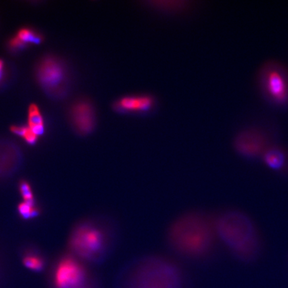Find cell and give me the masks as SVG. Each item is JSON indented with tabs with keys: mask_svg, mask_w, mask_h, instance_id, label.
I'll list each match as a JSON object with an SVG mask.
<instances>
[{
	"mask_svg": "<svg viewBox=\"0 0 288 288\" xmlns=\"http://www.w3.org/2000/svg\"><path fill=\"white\" fill-rule=\"evenodd\" d=\"M216 239L213 219L194 211L182 213L174 219L165 235L169 250L189 260H200L208 256L212 252Z\"/></svg>",
	"mask_w": 288,
	"mask_h": 288,
	"instance_id": "6da1fadb",
	"label": "cell"
},
{
	"mask_svg": "<svg viewBox=\"0 0 288 288\" xmlns=\"http://www.w3.org/2000/svg\"><path fill=\"white\" fill-rule=\"evenodd\" d=\"M118 238L119 229L112 219L93 217L76 225L70 236V248L83 262L101 264L112 255Z\"/></svg>",
	"mask_w": 288,
	"mask_h": 288,
	"instance_id": "7a4b0ae2",
	"label": "cell"
},
{
	"mask_svg": "<svg viewBox=\"0 0 288 288\" xmlns=\"http://www.w3.org/2000/svg\"><path fill=\"white\" fill-rule=\"evenodd\" d=\"M181 269L172 261L156 255L139 257L120 271L118 288H183Z\"/></svg>",
	"mask_w": 288,
	"mask_h": 288,
	"instance_id": "3957f363",
	"label": "cell"
},
{
	"mask_svg": "<svg viewBox=\"0 0 288 288\" xmlns=\"http://www.w3.org/2000/svg\"><path fill=\"white\" fill-rule=\"evenodd\" d=\"M217 239L240 260L250 262L262 250V240L256 225L246 213L223 211L213 219Z\"/></svg>",
	"mask_w": 288,
	"mask_h": 288,
	"instance_id": "277c9868",
	"label": "cell"
},
{
	"mask_svg": "<svg viewBox=\"0 0 288 288\" xmlns=\"http://www.w3.org/2000/svg\"><path fill=\"white\" fill-rule=\"evenodd\" d=\"M258 88L265 100L277 108L288 107V68L276 60L263 64L258 73Z\"/></svg>",
	"mask_w": 288,
	"mask_h": 288,
	"instance_id": "5b68a950",
	"label": "cell"
},
{
	"mask_svg": "<svg viewBox=\"0 0 288 288\" xmlns=\"http://www.w3.org/2000/svg\"><path fill=\"white\" fill-rule=\"evenodd\" d=\"M92 279L82 261L74 256L61 259L53 272L55 288H82Z\"/></svg>",
	"mask_w": 288,
	"mask_h": 288,
	"instance_id": "8992f818",
	"label": "cell"
},
{
	"mask_svg": "<svg viewBox=\"0 0 288 288\" xmlns=\"http://www.w3.org/2000/svg\"><path fill=\"white\" fill-rule=\"evenodd\" d=\"M273 145L274 144L267 132L258 128H246L242 130L234 139L236 152L247 159L262 157Z\"/></svg>",
	"mask_w": 288,
	"mask_h": 288,
	"instance_id": "52a82bcc",
	"label": "cell"
},
{
	"mask_svg": "<svg viewBox=\"0 0 288 288\" xmlns=\"http://www.w3.org/2000/svg\"><path fill=\"white\" fill-rule=\"evenodd\" d=\"M37 77L43 88L52 96H61L66 91L67 71L64 64L56 57L43 58L37 68Z\"/></svg>",
	"mask_w": 288,
	"mask_h": 288,
	"instance_id": "ba28073f",
	"label": "cell"
},
{
	"mask_svg": "<svg viewBox=\"0 0 288 288\" xmlns=\"http://www.w3.org/2000/svg\"><path fill=\"white\" fill-rule=\"evenodd\" d=\"M70 118L76 132L82 136L92 133L96 127V113L90 101L80 100L74 103Z\"/></svg>",
	"mask_w": 288,
	"mask_h": 288,
	"instance_id": "9c48e42d",
	"label": "cell"
},
{
	"mask_svg": "<svg viewBox=\"0 0 288 288\" xmlns=\"http://www.w3.org/2000/svg\"><path fill=\"white\" fill-rule=\"evenodd\" d=\"M22 161V153L17 146L8 141H0V176H9L15 173Z\"/></svg>",
	"mask_w": 288,
	"mask_h": 288,
	"instance_id": "30bf717a",
	"label": "cell"
},
{
	"mask_svg": "<svg viewBox=\"0 0 288 288\" xmlns=\"http://www.w3.org/2000/svg\"><path fill=\"white\" fill-rule=\"evenodd\" d=\"M154 97L147 95H134L124 96L114 103V108L118 112L143 113L154 107Z\"/></svg>",
	"mask_w": 288,
	"mask_h": 288,
	"instance_id": "8fae6325",
	"label": "cell"
},
{
	"mask_svg": "<svg viewBox=\"0 0 288 288\" xmlns=\"http://www.w3.org/2000/svg\"><path fill=\"white\" fill-rule=\"evenodd\" d=\"M262 158L267 166L277 172H285L288 167V153L280 147L273 145L266 151Z\"/></svg>",
	"mask_w": 288,
	"mask_h": 288,
	"instance_id": "7c38bea8",
	"label": "cell"
},
{
	"mask_svg": "<svg viewBox=\"0 0 288 288\" xmlns=\"http://www.w3.org/2000/svg\"><path fill=\"white\" fill-rule=\"evenodd\" d=\"M28 127L38 137L44 133V122L40 109L35 103H32L28 108Z\"/></svg>",
	"mask_w": 288,
	"mask_h": 288,
	"instance_id": "4fadbf2b",
	"label": "cell"
},
{
	"mask_svg": "<svg viewBox=\"0 0 288 288\" xmlns=\"http://www.w3.org/2000/svg\"><path fill=\"white\" fill-rule=\"evenodd\" d=\"M22 263L26 268L35 272L43 270L45 266V260L43 257L37 252H29L24 255Z\"/></svg>",
	"mask_w": 288,
	"mask_h": 288,
	"instance_id": "5bb4252c",
	"label": "cell"
},
{
	"mask_svg": "<svg viewBox=\"0 0 288 288\" xmlns=\"http://www.w3.org/2000/svg\"><path fill=\"white\" fill-rule=\"evenodd\" d=\"M18 212L22 219H30L38 216L39 210L36 202H26L23 201L18 204Z\"/></svg>",
	"mask_w": 288,
	"mask_h": 288,
	"instance_id": "9a60e30c",
	"label": "cell"
},
{
	"mask_svg": "<svg viewBox=\"0 0 288 288\" xmlns=\"http://www.w3.org/2000/svg\"><path fill=\"white\" fill-rule=\"evenodd\" d=\"M10 130L12 133L24 139L28 144L34 145L38 141V136H36L28 126H12Z\"/></svg>",
	"mask_w": 288,
	"mask_h": 288,
	"instance_id": "2e32d148",
	"label": "cell"
},
{
	"mask_svg": "<svg viewBox=\"0 0 288 288\" xmlns=\"http://www.w3.org/2000/svg\"><path fill=\"white\" fill-rule=\"evenodd\" d=\"M16 36L26 45L28 43L39 44V43L42 42L43 40L42 36L40 34L28 28H21Z\"/></svg>",
	"mask_w": 288,
	"mask_h": 288,
	"instance_id": "e0dca14e",
	"label": "cell"
},
{
	"mask_svg": "<svg viewBox=\"0 0 288 288\" xmlns=\"http://www.w3.org/2000/svg\"><path fill=\"white\" fill-rule=\"evenodd\" d=\"M19 192L24 202H35L34 195L33 193L32 186L26 180H22L19 184Z\"/></svg>",
	"mask_w": 288,
	"mask_h": 288,
	"instance_id": "ac0fdd59",
	"label": "cell"
},
{
	"mask_svg": "<svg viewBox=\"0 0 288 288\" xmlns=\"http://www.w3.org/2000/svg\"><path fill=\"white\" fill-rule=\"evenodd\" d=\"M8 44H9L10 48L15 49V50L24 48L27 45L26 43L23 42V41L16 36L10 39Z\"/></svg>",
	"mask_w": 288,
	"mask_h": 288,
	"instance_id": "d6986e66",
	"label": "cell"
},
{
	"mask_svg": "<svg viewBox=\"0 0 288 288\" xmlns=\"http://www.w3.org/2000/svg\"><path fill=\"white\" fill-rule=\"evenodd\" d=\"M82 288H99V287L98 283H97V281L94 279H92L90 283H88V284Z\"/></svg>",
	"mask_w": 288,
	"mask_h": 288,
	"instance_id": "ffe728a7",
	"label": "cell"
},
{
	"mask_svg": "<svg viewBox=\"0 0 288 288\" xmlns=\"http://www.w3.org/2000/svg\"><path fill=\"white\" fill-rule=\"evenodd\" d=\"M4 69V63L3 60L0 59V81L2 80V77H3Z\"/></svg>",
	"mask_w": 288,
	"mask_h": 288,
	"instance_id": "44dd1931",
	"label": "cell"
}]
</instances>
